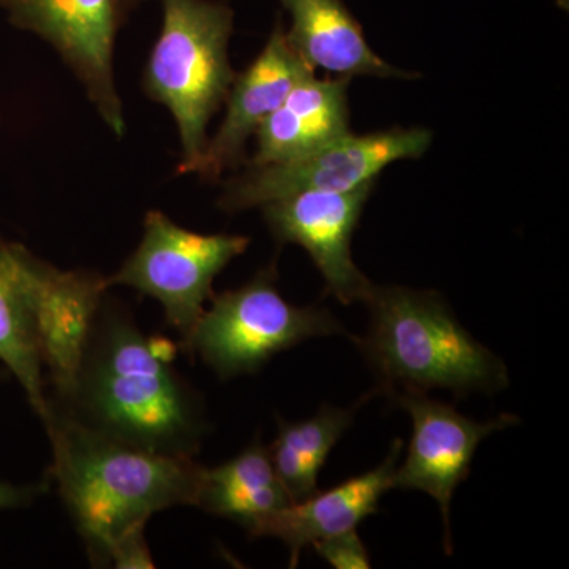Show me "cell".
I'll return each mask as SVG.
<instances>
[{
	"mask_svg": "<svg viewBox=\"0 0 569 569\" xmlns=\"http://www.w3.org/2000/svg\"><path fill=\"white\" fill-rule=\"evenodd\" d=\"M355 408L323 406L316 417L288 422L279 418V433L269 449L280 485L293 501H301L318 490V473L329 452L350 429Z\"/></svg>",
	"mask_w": 569,
	"mask_h": 569,
	"instance_id": "ac0fdd59",
	"label": "cell"
},
{
	"mask_svg": "<svg viewBox=\"0 0 569 569\" xmlns=\"http://www.w3.org/2000/svg\"><path fill=\"white\" fill-rule=\"evenodd\" d=\"M348 84L350 78L318 80L316 73L299 81L254 133L247 167L291 162L350 133Z\"/></svg>",
	"mask_w": 569,
	"mask_h": 569,
	"instance_id": "5bb4252c",
	"label": "cell"
},
{
	"mask_svg": "<svg viewBox=\"0 0 569 569\" xmlns=\"http://www.w3.org/2000/svg\"><path fill=\"white\" fill-rule=\"evenodd\" d=\"M7 370L3 369V367H0V380H2L3 377H6Z\"/></svg>",
	"mask_w": 569,
	"mask_h": 569,
	"instance_id": "44dd1931",
	"label": "cell"
},
{
	"mask_svg": "<svg viewBox=\"0 0 569 569\" xmlns=\"http://www.w3.org/2000/svg\"><path fill=\"white\" fill-rule=\"evenodd\" d=\"M173 356L170 340L146 335L129 310L103 299L69 399L50 402L122 443L193 458L208 430L204 403Z\"/></svg>",
	"mask_w": 569,
	"mask_h": 569,
	"instance_id": "7a4b0ae2",
	"label": "cell"
},
{
	"mask_svg": "<svg viewBox=\"0 0 569 569\" xmlns=\"http://www.w3.org/2000/svg\"><path fill=\"white\" fill-rule=\"evenodd\" d=\"M365 337L351 336L376 373L378 395L448 389L456 396L493 395L508 387V370L459 323L436 291L373 284Z\"/></svg>",
	"mask_w": 569,
	"mask_h": 569,
	"instance_id": "3957f363",
	"label": "cell"
},
{
	"mask_svg": "<svg viewBox=\"0 0 569 569\" xmlns=\"http://www.w3.org/2000/svg\"><path fill=\"white\" fill-rule=\"evenodd\" d=\"M29 250L0 241V366L17 378L33 413L43 422L50 413L43 361L33 316Z\"/></svg>",
	"mask_w": 569,
	"mask_h": 569,
	"instance_id": "2e32d148",
	"label": "cell"
},
{
	"mask_svg": "<svg viewBox=\"0 0 569 569\" xmlns=\"http://www.w3.org/2000/svg\"><path fill=\"white\" fill-rule=\"evenodd\" d=\"M312 73V67L293 50L279 22L263 51L242 73L236 74L224 100L227 114L222 126L208 138L192 174L203 181H217L224 171L246 164L247 142L291 89Z\"/></svg>",
	"mask_w": 569,
	"mask_h": 569,
	"instance_id": "7c38bea8",
	"label": "cell"
},
{
	"mask_svg": "<svg viewBox=\"0 0 569 569\" xmlns=\"http://www.w3.org/2000/svg\"><path fill=\"white\" fill-rule=\"evenodd\" d=\"M290 13L287 32L293 50L313 70L323 69L343 78H411L370 50L361 24L343 0H279Z\"/></svg>",
	"mask_w": 569,
	"mask_h": 569,
	"instance_id": "9a60e30c",
	"label": "cell"
},
{
	"mask_svg": "<svg viewBox=\"0 0 569 569\" xmlns=\"http://www.w3.org/2000/svg\"><path fill=\"white\" fill-rule=\"evenodd\" d=\"M373 182L348 192H302L261 206L279 244L302 247L323 276L326 293L342 305L365 302L373 283L351 257V239Z\"/></svg>",
	"mask_w": 569,
	"mask_h": 569,
	"instance_id": "30bf717a",
	"label": "cell"
},
{
	"mask_svg": "<svg viewBox=\"0 0 569 569\" xmlns=\"http://www.w3.org/2000/svg\"><path fill=\"white\" fill-rule=\"evenodd\" d=\"M50 477L93 565L153 568L144 529L156 512L194 507L203 467L159 455L80 425L50 402L43 421Z\"/></svg>",
	"mask_w": 569,
	"mask_h": 569,
	"instance_id": "6da1fadb",
	"label": "cell"
},
{
	"mask_svg": "<svg viewBox=\"0 0 569 569\" xmlns=\"http://www.w3.org/2000/svg\"><path fill=\"white\" fill-rule=\"evenodd\" d=\"M389 397L410 415L413 426L406 459L396 467L395 488L421 490L437 501L445 523V549L451 553L449 509L455 490L470 475L479 443L490 433L518 425L519 418L503 413L490 421H475L413 389Z\"/></svg>",
	"mask_w": 569,
	"mask_h": 569,
	"instance_id": "9c48e42d",
	"label": "cell"
},
{
	"mask_svg": "<svg viewBox=\"0 0 569 569\" xmlns=\"http://www.w3.org/2000/svg\"><path fill=\"white\" fill-rule=\"evenodd\" d=\"M239 234H201L179 227L163 212L149 211L140 246L126 263L107 277L108 284L130 287L163 307L164 321L183 347L213 296L216 277L249 249Z\"/></svg>",
	"mask_w": 569,
	"mask_h": 569,
	"instance_id": "8992f818",
	"label": "cell"
},
{
	"mask_svg": "<svg viewBox=\"0 0 569 569\" xmlns=\"http://www.w3.org/2000/svg\"><path fill=\"white\" fill-rule=\"evenodd\" d=\"M402 440H396L381 466L340 482L328 490L288 505L261 527L258 538H277L290 550V567L299 563L302 550L320 539L358 529L362 520L376 515L381 497L395 488Z\"/></svg>",
	"mask_w": 569,
	"mask_h": 569,
	"instance_id": "4fadbf2b",
	"label": "cell"
},
{
	"mask_svg": "<svg viewBox=\"0 0 569 569\" xmlns=\"http://www.w3.org/2000/svg\"><path fill=\"white\" fill-rule=\"evenodd\" d=\"M432 133L426 129L348 133L318 151L291 162L247 167L228 179L219 208L241 212L302 192H348L367 182L397 160L418 159L429 149Z\"/></svg>",
	"mask_w": 569,
	"mask_h": 569,
	"instance_id": "ba28073f",
	"label": "cell"
},
{
	"mask_svg": "<svg viewBox=\"0 0 569 569\" xmlns=\"http://www.w3.org/2000/svg\"><path fill=\"white\" fill-rule=\"evenodd\" d=\"M290 503L293 501L277 478L269 449L257 438L222 466L203 467L194 507L233 520L258 538L261 527Z\"/></svg>",
	"mask_w": 569,
	"mask_h": 569,
	"instance_id": "e0dca14e",
	"label": "cell"
},
{
	"mask_svg": "<svg viewBox=\"0 0 569 569\" xmlns=\"http://www.w3.org/2000/svg\"><path fill=\"white\" fill-rule=\"evenodd\" d=\"M44 492L43 486L0 481V511L28 507Z\"/></svg>",
	"mask_w": 569,
	"mask_h": 569,
	"instance_id": "ffe728a7",
	"label": "cell"
},
{
	"mask_svg": "<svg viewBox=\"0 0 569 569\" xmlns=\"http://www.w3.org/2000/svg\"><path fill=\"white\" fill-rule=\"evenodd\" d=\"M148 0H0L20 31L50 43L84 88L89 102L116 137L126 133L114 74L119 32Z\"/></svg>",
	"mask_w": 569,
	"mask_h": 569,
	"instance_id": "52a82bcc",
	"label": "cell"
},
{
	"mask_svg": "<svg viewBox=\"0 0 569 569\" xmlns=\"http://www.w3.org/2000/svg\"><path fill=\"white\" fill-rule=\"evenodd\" d=\"M162 31L142 71V91L173 116L181 141L178 174H192L208 127L236 73L230 63L234 11L220 0H160Z\"/></svg>",
	"mask_w": 569,
	"mask_h": 569,
	"instance_id": "277c9868",
	"label": "cell"
},
{
	"mask_svg": "<svg viewBox=\"0 0 569 569\" xmlns=\"http://www.w3.org/2000/svg\"><path fill=\"white\" fill-rule=\"evenodd\" d=\"M347 335L320 307H299L277 287L276 263L234 290L213 295L183 351L200 356L222 380L254 373L276 355L312 337Z\"/></svg>",
	"mask_w": 569,
	"mask_h": 569,
	"instance_id": "5b68a950",
	"label": "cell"
},
{
	"mask_svg": "<svg viewBox=\"0 0 569 569\" xmlns=\"http://www.w3.org/2000/svg\"><path fill=\"white\" fill-rule=\"evenodd\" d=\"M33 316L43 369L54 400L67 402L80 369L97 312L107 293V277L92 271H61L32 252L28 260Z\"/></svg>",
	"mask_w": 569,
	"mask_h": 569,
	"instance_id": "8fae6325",
	"label": "cell"
},
{
	"mask_svg": "<svg viewBox=\"0 0 569 569\" xmlns=\"http://www.w3.org/2000/svg\"><path fill=\"white\" fill-rule=\"evenodd\" d=\"M318 556L337 569H369L372 567L369 549L359 538L358 531L336 535L313 542Z\"/></svg>",
	"mask_w": 569,
	"mask_h": 569,
	"instance_id": "d6986e66",
	"label": "cell"
}]
</instances>
